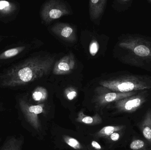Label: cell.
I'll use <instances>...</instances> for the list:
<instances>
[{"label":"cell","instance_id":"obj_1","mask_svg":"<svg viewBox=\"0 0 151 150\" xmlns=\"http://www.w3.org/2000/svg\"><path fill=\"white\" fill-rule=\"evenodd\" d=\"M55 60L48 55L30 57L8 70L1 77V85L17 87L40 79L50 72Z\"/></svg>","mask_w":151,"mask_h":150},{"label":"cell","instance_id":"obj_2","mask_svg":"<svg viewBox=\"0 0 151 150\" xmlns=\"http://www.w3.org/2000/svg\"><path fill=\"white\" fill-rule=\"evenodd\" d=\"M120 59L133 67L151 71V38L137 34H127L118 44Z\"/></svg>","mask_w":151,"mask_h":150},{"label":"cell","instance_id":"obj_3","mask_svg":"<svg viewBox=\"0 0 151 150\" xmlns=\"http://www.w3.org/2000/svg\"><path fill=\"white\" fill-rule=\"evenodd\" d=\"M99 84L115 92L139 91L151 89V76L126 72L100 81Z\"/></svg>","mask_w":151,"mask_h":150},{"label":"cell","instance_id":"obj_4","mask_svg":"<svg viewBox=\"0 0 151 150\" xmlns=\"http://www.w3.org/2000/svg\"><path fill=\"white\" fill-rule=\"evenodd\" d=\"M16 102L18 119L22 124H27L32 129L39 131L40 129V124L39 115L43 112L44 105H32L24 96L17 97Z\"/></svg>","mask_w":151,"mask_h":150},{"label":"cell","instance_id":"obj_5","mask_svg":"<svg viewBox=\"0 0 151 150\" xmlns=\"http://www.w3.org/2000/svg\"><path fill=\"white\" fill-rule=\"evenodd\" d=\"M70 13L67 4L64 2L58 0H51L46 2L42 9L41 15L46 23L58 19L65 15Z\"/></svg>","mask_w":151,"mask_h":150},{"label":"cell","instance_id":"obj_6","mask_svg":"<svg viewBox=\"0 0 151 150\" xmlns=\"http://www.w3.org/2000/svg\"><path fill=\"white\" fill-rule=\"evenodd\" d=\"M148 90L139 91L136 95L116 101L115 107L123 112H134L145 103L148 97Z\"/></svg>","mask_w":151,"mask_h":150},{"label":"cell","instance_id":"obj_7","mask_svg":"<svg viewBox=\"0 0 151 150\" xmlns=\"http://www.w3.org/2000/svg\"><path fill=\"white\" fill-rule=\"evenodd\" d=\"M97 91L98 94L96 97V100L99 104L104 105L111 102H115L136 95L139 92V91L128 92H115L101 86L100 88H98Z\"/></svg>","mask_w":151,"mask_h":150},{"label":"cell","instance_id":"obj_8","mask_svg":"<svg viewBox=\"0 0 151 150\" xmlns=\"http://www.w3.org/2000/svg\"><path fill=\"white\" fill-rule=\"evenodd\" d=\"M76 67V60L73 54H68L60 59L55 64L53 74L64 75L71 73Z\"/></svg>","mask_w":151,"mask_h":150},{"label":"cell","instance_id":"obj_9","mask_svg":"<svg viewBox=\"0 0 151 150\" xmlns=\"http://www.w3.org/2000/svg\"><path fill=\"white\" fill-rule=\"evenodd\" d=\"M53 33L65 41L74 42L76 37L75 29L69 24L57 23L51 27Z\"/></svg>","mask_w":151,"mask_h":150},{"label":"cell","instance_id":"obj_10","mask_svg":"<svg viewBox=\"0 0 151 150\" xmlns=\"http://www.w3.org/2000/svg\"><path fill=\"white\" fill-rule=\"evenodd\" d=\"M24 141L23 136H9L0 148V150H22Z\"/></svg>","mask_w":151,"mask_h":150},{"label":"cell","instance_id":"obj_11","mask_svg":"<svg viewBox=\"0 0 151 150\" xmlns=\"http://www.w3.org/2000/svg\"><path fill=\"white\" fill-rule=\"evenodd\" d=\"M106 2V0H92L89 1L90 16L92 20L97 19L101 16L104 12Z\"/></svg>","mask_w":151,"mask_h":150},{"label":"cell","instance_id":"obj_12","mask_svg":"<svg viewBox=\"0 0 151 150\" xmlns=\"http://www.w3.org/2000/svg\"><path fill=\"white\" fill-rule=\"evenodd\" d=\"M141 129L145 138L151 144V110L146 113L142 122L141 123Z\"/></svg>","mask_w":151,"mask_h":150},{"label":"cell","instance_id":"obj_13","mask_svg":"<svg viewBox=\"0 0 151 150\" xmlns=\"http://www.w3.org/2000/svg\"><path fill=\"white\" fill-rule=\"evenodd\" d=\"M25 48V47L22 46L13 48L6 50L0 54V60H6L14 57L23 52Z\"/></svg>","mask_w":151,"mask_h":150},{"label":"cell","instance_id":"obj_14","mask_svg":"<svg viewBox=\"0 0 151 150\" xmlns=\"http://www.w3.org/2000/svg\"><path fill=\"white\" fill-rule=\"evenodd\" d=\"M124 127L122 126H107L103 128L99 132L98 134L100 136H109L114 133L120 131Z\"/></svg>","mask_w":151,"mask_h":150},{"label":"cell","instance_id":"obj_15","mask_svg":"<svg viewBox=\"0 0 151 150\" xmlns=\"http://www.w3.org/2000/svg\"><path fill=\"white\" fill-rule=\"evenodd\" d=\"M32 97L35 101L38 102L44 101L47 98V92L44 88L38 87L33 92Z\"/></svg>","mask_w":151,"mask_h":150},{"label":"cell","instance_id":"obj_16","mask_svg":"<svg viewBox=\"0 0 151 150\" xmlns=\"http://www.w3.org/2000/svg\"><path fill=\"white\" fill-rule=\"evenodd\" d=\"M133 0H118L114 1V8L118 11H125L131 7Z\"/></svg>","mask_w":151,"mask_h":150},{"label":"cell","instance_id":"obj_17","mask_svg":"<svg viewBox=\"0 0 151 150\" xmlns=\"http://www.w3.org/2000/svg\"><path fill=\"white\" fill-rule=\"evenodd\" d=\"M14 4L5 1H0V12L3 14H9L15 9Z\"/></svg>","mask_w":151,"mask_h":150},{"label":"cell","instance_id":"obj_18","mask_svg":"<svg viewBox=\"0 0 151 150\" xmlns=\"http://www.w3.org/2000/svg\"><path fill=\"white\" fill-rule=\"evenodd\" d=\"M63 139L65 143L73 149L76 150L81 149H82V146L81 144L75 138L65 136H63Z\"/></svg>","mask_w":151,"mask_h":150},{"label":"cell","instance_id":"obj_19","mask_svg":"<svg viewBox=\"0 0 151 150\" xmlns=\"http://www.w3.org/2000/svg\"><path fill=\"white\" fill-rule=\"evenodd\" d=\"M79 115L80 117L78 118L79 121L81 122H82L85 124H92L94 123V122L97 123L98 122L97 121H100V120H97V119H99V118L97 117V116H94V117L85 116L83 114H80Z\"/></svg>","mask_w":151,"mask_h":150},{"label":"cell","instance_id":"obj_20","mask_svg":"<svg viewBox=\"0 0 151 150\" xmlns=\"http://www.w3.org/2000/svg\"><path fill=\"white\" fill-rule=\"evenodd\" d=\"M145 143L142 140H134L130 145V148L133 150H141L145 147Z\"/></svg>","mask_w":151,"mask_h":150},{"label":"cell","instance_id":"obj_21","mask_svg":"<svg viewBox=\"0 0 151 150\" xmlns=\"http://www.w3.org/2000/svg\"><path fill=\"white\" fill-rule=\"evenodd\" d=\"M99 49V45L96 40H93L91 42L89 46V52L92 56H95Z\"/></svg>","mask_w":151,"mask_h":150},{"label":"cell","instance_id":"obj_22","mask_svg":"<svg viewBox=\"0 0 151 150\" xmlns=\"http://www.w3.org/2000/svg\"><path fill=\"white\" fill-rule=\"evenodd\" d=\"M65 92L66 97L68 99L70 100L74 99L77 95L76 91L75 89L73 88H69L66 89Z\"/></svg>","mask_w":151,"mask_h":150},{"label":"cell","instance_id":"obj_23","mask_svg":"<svg viewBox=\"0 0 151 150\" xmlns=\"http://www.w3.org/2000/svg\"><path fill=\"white\" fill-rule=\"evenodd\" d=\"M110 138H111V140L114 141H118L120 138V134L119 133L115 132L110 136Z\"/></svg>","mask_w":151,"mask_h":150},{"label":"cell","instance_id":"obj_24","mask_svg":"<svg viewBox=\"0 0 151 150\" xmlns=\"http://www.w3.org/2000/svg\"><path fill=\"white\" fill-rule=\"evenodd\" d=\"M91 145H92V147H94L96 149H101V146L97 142L95 141H93L92 142Z\"/></svg>","mask_w":151,"mask_h":150},{"label":"cell","instance_id":"obj_25","mask_svg":"<svg viewBox=\"0 0 151 150\" xmlns=\"http://www.w3.org/2000/svg\"><path fill=\"white\" fill-rule=\"evenodd\" d=\"M4 107L3 104L0 101V114L4 111Z\"/></svg>","mask_w":151,"mask_h":150},{"label":"cell","instance_id":"obj_26","mask_svg":"<svg viewBox=\"0 0 151 150\" xmlns=\"http://www.w3.org/2000/svg\"><path fill=\"white\" fill-rule=\"evenodd\" d=\"M149 2L151 3V0H150V1H148Z\"/></svg>","mask_w":151,"mask_h":150},{"label":"cell","instance_id":"obj_27","mask_svg":"<svg viewBox=\"0 0 151 150\" xmlns=\"http://www.w3.org/2000/svg\"><path fill=\"white\" fill-rule=\"evenodd\" d=\"M1 139H0V142H1Z\"/></svg>","mask_w":151,"mask_h":150}]
</instances>
